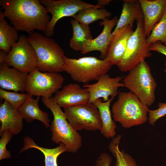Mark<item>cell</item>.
<instances>
[{"mask_svg":"<svg viewBox=\"0 0 166 166\" xmlns=\"http://www.w3.org/2000/svg\"><path fill=\"white\" fill-rule=\"evenodd\" d=\"M135 30L130 36L124 54L117 66L122 72H126L152 56L151 44L148 43L144 29V18L137 21Z\"/></svg>","mask_w":166,"mask_h":166,"instance_id":"obj_7","label":"cell"},{"mask_svg":"<svg viewBox=\"0 0 166 166\" xmlns=\"http://www.w3.org/2000/svg\"><path fill=\"white\" fill-rule=\"evenodd\" d=\"M32 96L28 93L26 101L18 109V112L23 119L28 123H30L33 121L38 120L42 122L46 128H49L50 120L49 114L42 110L39 106L40 97L38 96L34 99Z\"/></svg>","mask_w":166,"mask_h":166,"instance_id":"obj_20","label":"cell"},{"mask_svg":"<svg viewBox=\"0 0 166 166\" xmlns=\"http://www.w3.org/2000/svg\"><path fill=\"white\" fill-rule=\"evenodd\" d=\"M18 31L9 24L3 11L0 9V50L8 54L12 46L18 41Z\"/></svg>","mask_w":166,"mask_h":166,"instance_id":"obj_23","label":"cell"},{"mask_svg":"<svg viewBox=\"0 0 166 166\" xmlns=\"http://www.w3.org/2000/svg\"><path fill=\"white\" fill-rule=\"evenodd\" d=\"M149 49L150 51H156L166 56V46L163 45L160 42H157L151 44ZM164 70L165 73H166V63Z\"/></svg>","mask_w":166,"mask_h":166,"instance_id":"obj_32","label":"cell"},{"mask_svg":"<svg viewBox=\"0 0 166 166\" xmlns=\"http://www.w3.org/2000/svg\"><path fill=\"white\" fill-rule=\"evenodd\" d=\"M115 96L111 97L107 101L103 102L98 99L93 104L98 108L100 115L102 127L101 132L105 138H114L116 135L117 126L113 120L110 110V105Z\"/></svg>","mask_w":166,"mask_h":166,"instance_id":"obj_21","label":"cell"},{"mask_svg":"<svg viewBox=\"0 0 166 166\" xmlns=\"http://www.w3.org/2000/svg\"><path fill=\"white\" fill-rule=\"evenodd\" d=\"M147 41L151 45L157 42L164 44L166 42V8L162 18L154 26L147 38Z\"/></svg>","mask_w":166,"mask_h":166,"instance_id":"obj_26","label":"cell"},{"mask_svg":"<svg viewBox=\"0 0 166 166\" xmlns=\"http://www.w3.org/2000/svg\"><path fill=\"white\" fill-rule=\"evenodd\" d=\"M133 27L129 25L124 27L112 38L104 59L111 66L117 65L121 61L128 39L134 31Z\"/></svg>","mask_w":166,"mask_h":166,"instance_id":"obj_15","label":"cell"},{"mask_svg":"<svg viewBox=\"0 0 166 166\" xmlns=\"http://www.w3.org/2000/svg\"><path fill=\"white\" fill-rule=\"evenodd\" d=\"M28 74L9 67L5 63L0 64V88L16 92L25 91Z\"/></svg>","mask_w":166,"mask_h":166,"instance_id":"obj_17","label":"cell"},{"mask_svg":"<svg viewBox=\"0 0 166 166\" xmlns=\"http://www.w3.org/2000/svg\"><path fill=\"white\" fill-rule=\"evenodd\" d=\"M23 119L18 109L4 100L0 105V136L6 130L11 131L14 135L19 133L23 128Z\"/></svg>","mask_w":166,"mask_h":166,"instance_id":"obj_18","label":"cell"},{"mask_svg":"<svg viewBox=\"0 0 166 166\" xmlns=\"http://www.w3.org/2000/svg\"><path fill=\"white\" fill-rule=\"evenodd\" d=\"M27 38L36 53L38 70L43 72L65 71V55L53 39L35 32L29 34Z\"/></svg>","mask_w":166,"mask_h":166,"instance_id":"obj_2","label":"cell"},{"mask_svg":"<svg viewBox=\"0 0 166 166\" xmlns=\"http://www.w3.org/2000/svg\"><path fill=\"white\" fill-rule=\"evenodd\" d=\"M14 134L9 130L5 131L0 139V160L10 158V152L6 149V146L11 139Z\"/></svg>","mask_w":166,"mask_h":166,"instance_id":"obj_29","label":"cell"},{"mask_svg":"<svg viewBox=\"0 0 166 166\" xmlns=\"http://www.w3.org/2000/svg\"><path fill=\"white\" fill-rule=\"evenodd\" d=\"M123 78L122 76L111 77L106 74L101 76L94 84H85L83 88H86L89 93V102L93 103L101 98L106 101L109 97L116 96L119 92V88L124 87L122 82Z\"/></svg>","mask_w":166,"mask_h":166,"instance_id":"obj_12","label":"cell"},{"mask_svg":"<svg viewBox=\"0 0 166 166\" xmlns=\"http://www.w3.org/2000/svg\"><path fill=\"white\" fill-rule=\"evenodd\" d=\"M52 15L51 19L44 32L45 35L49 37L54 34V29L59 20L66 17H73L80 10L97 6L81 0H40Z\"/></svg>","mask_w":166,"mask_h":166,"instance_id":"obj_10","label":"cell"},{"mask_svg":"<svg viewBox=\"0 0 166 166\" xmlns=\"http://www.w3.org/2000/svg\"><path fill=\"white\" fill-rule=\"evenodd\" d=\"M119 145L109 149L116 158L114 166H138L136 160L131 156L123 150H120Z\"/></svg>","mask_w":166,"mask_h":166,"instance_id":"obj_28","label":"cell"},{"mask_svg":"<svg viewBox=\"0 0 166 166\" xmlns=\"http://www.w3.org/2000/svg\"><path fill=\"white\" fill-rule=\"evenodd\" d=\"M4 63L28 74L37 68L36 54L27 37L23 35L19 36L18 41L12 47Z\"/></svg>","mask_w":166,"mask_h":166,"instance_id":"obj_11","label":"cell"},{"mask_svg":"<svg viewBox=\"0 0 166 166\" xmlns=\"http://www.w3.org/2000/svg\"><path fill=\"white\" fill-rule=\"evenodd\" d=\"M7 54L8 53L5 52L0 50V64L4 63Z\"/></svg>","mask_w":166,"mask_h":166,"instance_id":"obj_34","label":"cell"},{"mask_svg":"<svg viewBox=\"0 0 166 166\" xmlns=\"http://www.w3.org/2000/svg\"><path fill=\"white\" fill-rule=\"evenodd\" d=\"M118 19L116 16L112 19L108 18L100 22V26H103L102 32L95 38L86 42L81 53L85 54L92 51H98L101 53L100 57L104 59L112 39V30L116 26Z\"/></svg>","mask_w":166,"mask_h":166,"instance_id":"obj_13","label":"cell"},{"mask_svg":"<svg viewBox=\"0 0 166 166\" xmlns=\"http://www.w3.org/2000/svg\"><path fill=\"white\" fill-rule=\"evenodd\" d=\"M158 108L155 110H149L148 120L151 125H154L159 119L166 115V103L160 102Z\"/></svg>","mask_w":166,"mask_h":166,"instance_id":"obj_30","label":"cell"},{"mask_svg":"<svg viewBox=\"0 0 166 166\" xmlns=\"http://www.w3.org/2000/svg\"><path fill=\"white\" fill-rule=\"evenodd\" d=\"M144 16V29L147 38L154 26L162 18L166 0H139Z\"/></svg>","mask_w":166,"mask_h":166,"instance_id":"obj_16","label":"cell"},{"mask_svg":"<svg viewBox=\"0 0 166 166\" xmlns=\"http://www.w3.org/2000/svg\"><path fill=\"white\" fill-rule=\"evenodd\" d=\"M64 112L69 123L77 131L101 129L100 113L93 103L88 102L65 107Z\"/></svg>","mask_w":166,"mask_h":166,"instance_id":"obj_8","label":"cell"},{"mask_svg":"<svg viewBox=\"0 0 166 166\" xmlns=\"http://www.w3.org/2000/svg\"><path fill=\"white\" fill-rule=\"evenodd\" d=\"M164 45L166 46V42L164 44Z\"/></svg>","mask_w":166,"mask_h":166,"instance_id":"obj_35","label":"cell"},{"mask_svg":"<svg viewBox=\"0 0 166 166\" xmlns=\"http://www.w3.org/2000/svg\"><path fill=\"white\" fill-rule=\"evenodd\" d=\"M64 81L59 73L42 72L36 68L28 74L25 91L32 96L51 97L62 88Z\"/></svg>","mask_w":166,"mask_h":166,"instance_id":"obj_9","label":"cell"},{"mask_svg":"<svg viewBox=\"0 0 166 166\" xmlns=\"http://www.w3.org/2000/svg\"><path fill=\"white\" fill-rule=\"evenodd\" d=\"M28 93L9 92L0 89V98L7 101L14 108L18 109L26 101Z\"/></svg>","mask_w":166,"mask_h":166,"instance_id":"obj_27","label":"cell"},{"mask_svg":"<svg viewBox=\"0 0 166 166\" xmlns=\"http://www.w3.org/2000/svg\"><path fill=\"white\" fill-rule=\"evenodd\" d=\"M121 12L112 38L124 27L133 26L135 21L144 18L143 14L139 0H124Z\"/></svg>","mask_w":166,"mask_h":166,"instance_id":"obj_19","label":"cell"},{"mask_svg":"<svg viewBox=\"0 0 166 166\" xmlns=\"http://www.w3.org/2000/svg\"><path fill=\"white\" fill-rule=\"evenodd\" d=\"M73 30V35L69 41V46L77 51L82 50L85 44L93 39L89 26L82 24L74 19L70 20Z\"/></svg>","mask_w":166,"mask_h":166,"instance_id":"obj_24","label":"cell"},{"mask_svg":"<svg viewBox=\"0 0 166 166\" xmlns=\"http://www.w3.org/2000/svg\"><path fill=\"white\" fill-rule=\"evenodd\" d=\"M112 1V0H98L97 4L96 5L101 7H103L104 6L109 5L110 2Z\"/></svg>","mask_w":166,"mask_h":166,"instance_id":"obj_33","label":"cell"},{"mask_svg":"<svg viewBox=\"0 0 166 166\" xmlns=\"http://www.w3.org/2000/svg\"><path fill=\"white\" fill-rule=\"evenodd\" d=\"M111 15V13L105 8L96 6L82 9L72 17L80 23L89 26L97 20H103L108 18Z\"/></svg>","mask_w":166,"mask_h":166,"instance_id":"obj_25","label":"cell"},{"mask_svg":"<svg viewBox=\"0 0 166 166\" xmlns=\"http://www.w3.org/2000/svg\"><path fill=\"white\" fill-rule=\"evenodd\" d=\"M0 6L10 24L29 34L36 30L44 32L51 19L39 0H0Z\"/></svg>","mask_w":166,"mask_h":166,"instance_id":"obj_1","label":"cell"},{"mask_svg":"<svg viewBox=\"0 0 166 166\" xmlns=\"http://www.w3.org/2000/svg\"><path fill=\"white\" fill-rule=\"evenodd\" d=\"M112 158L109 154L103 152L100 154L96 160L95 166H110Z\"/></svg>","mask_w":166,"mask_h":166,"instance_id":"obj_31","label":"cell"},{"mask_svg":"<svg viewBox=\"0 0 166 166\" xmlns=\"http://www.w3.org/2000/svg\"><path fill=\"white\" fill-rule=\"evenodd\" d=\"M42 100L44 105L50 110L53 116V119L50 126L52 141L57 144H64L67 152H77L82 146L81 135L69 123L64 112L53 97H42Z\"/></svg>","mask_w":166,"mask_h":166,"instance_id":"obj_3","label":"cell"},{"mask_svg":"<svg viewBox=\"0 0 166 166\" xmlns=\"http://www.w3.org/2000/svg\"><path fill=\"white\" fill-rule=\"evenodd\" d=\"M122 82L124 87L148 107L154 103L157 84L145 61L130 70Z\"/></svg>","mask_w":166,"mask_h":166,"instance_id":"obj_5","label":"cell"},{"mask_svg":"<svg viewBox=\"0 0 166 166\" xmlns=\"http://www.w3.org/2000/svg\"><path fill=\"white\" fill-rule=\"evenodd\" d=\"M31 148H35L41 152L45 156V166H58L57 160L61 154L67 152L65 145L60 143L54 148H48L40 146L36 144L33 139L29 136L24 139V145L20 151V153Z\"/></svg>","mask_w":166,"mask_h":166,"instance_id":"obj_22","label":"cell"},{"mask_svg":"<svg viewBox=\"0 0 166 166\" xmlns=\"http://www.w3.org/2000/svg\"><path fill=\"white\" fill-rule=\"evenodd\" d=\"M65 71L73 81L87 83L107 74L112 67L104 59L94 57H85L78 58L65 57Z\"/></svg>","mask_w":166,"mask_h":166,"instance_id":"obj_6","label":"cell"},{"mask_svg":"<svg viewBox=\"0 0 166 166\" xmlns=\"http://www.w3.org/2000/svg\"><path fill=\"white\" fill-rule=\"evenodd\" d=\"M149 110L132 92H121L112 106L111 113L115 121L128 128L145 123Z\"/></svg>","mask_w":166,"mask_h":166,"instance_id":"obj_4","label":"cell"},{"mask_svg":"<svg viewBox=\"0 0 166 166\" xmlns=\"http://www.w3.org/2000/svg\"><path fill=\"white\" fill-rule=\"evenodd\" d=\"M53 98L60 107L64 108L88 102L90 95L86 88L77 84L70 83L57 91Z\"/></svg>","mask_w":166,"mask_h":166,"instance_id":"obj_14","label":"cell"}]
</instances>
